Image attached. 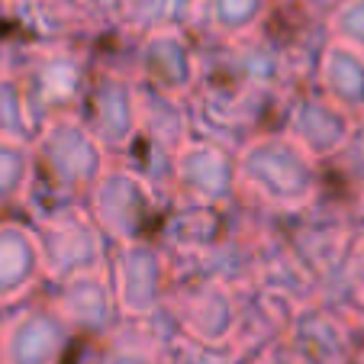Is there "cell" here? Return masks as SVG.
Returning a JSON list of instances; mask_svg holds the SVG:
<instances>
[{
	"label": "cell",
	"mask_w": 364,
	"mask_h": 364,
	"mask_svg": "<svg viewBox=\"0 0 364 364\" xmlns=\"http://www.w3.org/2000/svg\"><path fill=\"white\" fill-rule=\"evenodd\" d=\"M326 193V165L284 129L239 149V200L271 216H296Z\"/></svg>",
	"instance_id": "obj_1"
},
{
	"label": "cell",
	"mask_w": 364,
	"mask_h": 364,
	"mask_svg": "<svg viewBox=\"0 0 364 364\" xmlns=\"http://www.w3.org/2000/svg\"><path fill=\"white\" fill-rule=\"evenodd\" d=\"M284 84H200L191 100L193 132L239 151L255 136L281 129L290 97Z\"/></svg>",
	"instance_id": "obj_2"
},
{
	"label": "cell",
	"mask_w": 364,
	"mask_h": 364,
	"mask_svg": "<svg viewBox=\"0 0 364 364\" xmlns=\"http://www.w3.org/2000/svg\"><path fill=\"white\" fill-rule=\"evenodd\" d=\"M10 71L20 75L42 126L48 119L77 113L87 81L94 71V48L81 42H48V46H33V42L16 39Z\"/></svg>",
	"instance_id": "obj_3"
},
{
	"label": "cell",
	"mask_w": 364,
	"mask_h": 364,
	"mask_svg": "<svg viewBox=\"0 0 364 364\" xmlns=\"http://www.w3.org/2000/svg\"><path fill=\"white\" fill-rule=\"evenodd\" d=\"M361 229H364V223L358 220L351 200L329 191V187L303 213L284 216L281 220L284 242L313 271V277L319 284L332 281V277H338L345 271Z\"/></svg>",
	"instance_id": "obj_4"
},
{
	"label": "cell",
	"mask_w": 364,
	"mask_h": 364,
	"mask_svg": "<svg viewBox=\"0 0 364 364\" xmlns=\"http://www.w3.org/2000/svg\"><path fill=\"white\" fill-rule=\"evenodd\" d=\"M168 203L129 161L113 159L87 191V210L113 245L155 239Z\"/></svg>",
	"instance_id": "obj_5"
},
{
	"label": "cell",
	"mask_w": 364,
	"mask_h": 364,
	"mask_svg": "<svg viewBox=\"0 0 364 364\" xmlns=\"http://www.w3.org/2000/svg\"><path fill=\"white\" fill-rule=\"evenodd\" d=\"M33 151L36 174L77 193V197H87V191L113 161L107 145L87 129V123L77 113L48 119L39 136L33 139Z\"/></svg>",
	"instance_id": "obj_6"
},
{
	"label": "cell",
	"mask_w": 364,
	"mask_h": 364,
	"mask_svg": "<svg viewBox=\"0 0 364 364\" xmlns=\"http://www.w3.org/2000/svg\"><path fill=\"white\" fill-rule=\"evenodd\" d=\"M77 117L107 145L113 159L126 155L139 139V77L132 65L94 58V71Z\"/></svg>",
	"instance_id": "obj_7"
},
{
	"label": "cell",
	"mask_w": 364,
	"mask_h": 364,
	"mask_svg": "<svg viewBox=\"0 0 364 364\" xmlns=\"http://www.w3.org/2000/svg\"><path fill=\"white\" fill-rule=\"evenodd\" d=\"M77 336L46 287L36 296L0 309V364H65Z\"/></svg>",
	"instance_id": "obj_8"
},
{
	"label": "cell",
	"mask_w": 364,
	"mask_h": 364,
	"mask_svg": "<svg viewBox=\"0 0 364 364\" xmlns=\"http://www.w3.org/2000/svg\"><path fill=\"white\" fill-rule=\"evenodd\" d=\"M33 226H36V235H39L48 284H62L68 277L100 271L110 264L113 242L103 235V229L90 216L87 200L58 216L33 223Z\"/></svg>",
	"instance_id": "obj_9"
},
{
	"label": "cell",
	"mask_w": 364,
	"mask_h": 364,
	"mask_svg": "<svg viewBox=\"0 0 364 364\" xmlns=\"http://www.w3.org/2000/svg\"><path fill=\"white\" fill-rule=\"evenodd\" d=\"M107 271L123 319H149L168 306L174 290V264L159 239L113 245Z\"/></svg>",
	"instance_id": "obj_10"
},
{
	"label": "cell",
	"mask_w": 364,
	"mask_h": 364,
	"mask_svg": "<svg viewBox=\"0 0 364 364\" xmlns=\"http://www.w3.org/2000/svg\"><path fill=\"white\" fill-rule=\"evenodd\" d=\"M174 200L232 206L239 200V151L193 132L174 155Z\"/></svg>",
	"instance_id": "obj_11"
},
{
	"label": "cell",
	"mask_w": 364,
	"mask_h": 364,
	"mask_svg": "<svg viewBox=\"0 0 364 364\" xmlns=\"http://www.w3.org/2000/svg\"><path fill=\"white\" fill-rule=\"evenodd\" d=\"M168 313L178 323L181 336L203 345H229L239 316V290L220 277H184L174 281Z\"/></svg>",
	"instance_id": "obj_12"
},
{
	"label": "cell",
	"mask_w": 364,
	"mask_h": 364,
	"mask_svg": "<svg viewBox=\"0 0 364 364\" xmlns=\"http://www.w3.org/2000/svg\"><path fill=\"white\" fill-rule=\"evenodd\" d=\"M132 68L151 87L191 97L203 81V46L191 29H151L132 46Z\"/></svg>",
	"instance_id": "obj_13"
},
{
	"label": "cell",
	"mask_w": 364,
	"mask_h": 364,
	"mask_svg": "<svg viewBox=\"0 0 364 364\" xmlns=\"http://www.w3.org/2000/svg\"><path fill=\"white\" fill-rule=\"evenodd\" d=\"M287 342L306 364H355L364 351V323L316 300L294 316Z\"/></svg>",
	"instance_id": "obj_14"
},
{
	"label": "cell",
	"mask_w": 364,
	"mask_h": 364,
	"mask_svg": "<svg viewBox=\"0 0 364 364\" xmlns=\"http://www.w3.org/2000/svg\"><path fill=\"white\" fill-rule=\"evenodd\" d=\"M229 223H232V206H203L184 200L168 203L155 239L171 255L174 281L197 274V262L226 235Z\"/></svg>",
	"instance_id": "obj_15"
},
{
	"label": "cell",
	"mask_w": 364,
	"mask_h": 364,
	"mask_svg": "<svg viewBox=\"0 0 364 364\" xmlns=\"http://www.w3.org/2000/svg\"><path fill=\"white\" fill-rule=\"evenodd\" d=\"M355 126H358L355 113H348L336 100H329L319 87H303L290 97L281 129L287 136H294L316 161L326 165L342 151V145L351 139Z\"/></svg>",
	"instance_id": "obj_16"
},
{
	"label": "cell",
	"mask_w": 364,
	"mask_h": 364,
	"mask_svg": "<svg viewBox=\"0 0 364 364\" xmlns=\"http://www.w3.org/2000/svg\"><path fill=\"white\" fill-rule=\"evenodd\" d=\"M48 300L58 306L65 323L75 329L77 338H103L117 329L123 319L113 290L110 271H87V274L68 277L62 284H46Z\"/></svg>",
	"instance_id": "obj_17"
},
{
	"label": "cell",
	"mask_w": 364,
	"mask_h": 364,
	"mask_svg": "<svg viewBox=\"0 0 364 364\" xmlns=\"http://www.w3.org/2000/svg\"><path fill=\"white\" fill-rule=\"evenodd\" d=\"M46 284L36 226L26 216H0V309L36 296Z\"/></svg>",
	"instance_id": "obj_18"
},
{
	"label": "cell",
	"mask_w": 364,
	"mask_h": 364,
	"mask_svg": "<svg viewBox=\"0 0 364 364\" xmlns=\"http://www.w3.org/2000/svg\"><path fill=\"white\" fill-rule=\"evenodd\" d=\"M294 309L281 303L277 296L264 294L258 287H242L239 290V316H235L232 329V348L239 351L242 364L252 358L264 355L268 348L287 342L290 323H294Z\"/></svg>",
	"instance_id": "obj_19"
},
{
	"label": "cell",
	"mask_w": 364,
	"mask_h": 364,
	"mask_svg": "<svg viewBox=\"0 0 364 364\" xmlns=\"http://www.w3.org/2000/svg\"><path fill=\"white\" fill-rule=\"evenodd\" d=\"M181 336L168 306L149 319H119L100 338V364H168V348Z\"/></svg>",
	"instance_id": "obj_20"
},
{
	"label": "cell",
	"mask_w": 364,
	"mask_h": 364,
	"mask_svg": "<svg viewBox=\"0 0 364 364\" xmlns=\"http://www.w3.org/2000/svg\"><path fill=\"white\" fill-rule=\"evenodd\" d=\"M252 287L277 296V300L287 303L294 313H300L303 306L319 300V281L313 277V271L290 252V245L284 242L281 232H277L274 239L268 242V248H264Z\"/></svg>",
	"instance_id": "obj_21"
},
{
	"label": "cell",
	"mask_w": 364,
	"mask_h": 364,
	"mask_svg": "<svg viewBox=\"0 0 364 364\" xmlns=\"http://www.w3.org/2000/svg\"><path fill=\"white\" fill-rule=\"evenodd\" d=\"M193 136L191 100L139 81V139L174 151Z\"/></svg>",
	"instance_id": "obj_22"
},
{
	"label": "cell",
	"mask_w": 364,
	"mask_h": 364,
	"mask_svg": "<svg viewBox=\"0 0 364 364\" xmlns=\"http://www.w3.org/2000/svg\"><path fill=\"white\" fill-rule=\"evenodd\" d=\"M316 87L329 100L355 113L358 119L364 117V48L348 46V42L329 39L319 55L316 68Z\"/></svg>",
	"instance_id": "obj_23"
},
{
	"label": "cell",
	"mask_w": 364,
	"mask_h": 364,
	"mask_svg": "<svg viewBox=\"0 0 364 364\" xmlns=\"http://www.w3.org/2000/svg\"><path fill=\"white\" fill-rule=\"evenodd\" d=\"M277 10V0H203L200 4L197 39L235 42L255 36L271 14Z\"/></svg>",
	"instance_id": "obj_24"
},
{
	"label": "cell",
	"mask_w": 364,
	"mask_h": 364,
	"mask_svg": "<svg viewBox=\"0 0 364 364\" xmlns=\"http://www.w3.org/2000/svg\"><path fill=\"white\" fill-rule=\"evenodd\" d=\"M200 4L203 0H126L117 20V33L132 42L151 29H191L197 36Z\"/></svg>",
	"instance_id": "obj_25"
},
{
	"label": "cell",
	"mask_w": 364,
	"mask_h": 364,
	"mask_svg": "<svg viewBox=\"0 0 364 364\" xmlns=\"http://www.w3.org/2000/svg\"><path fill=\"white\" fill-rule=\"evenodd\" d=\"M36 181L33 142L0 139V216H20L23 200Z\"/></svg>",
	"instance_id": "obj_26"
},
{
	"label": "cell",
	"mask_w": 364,
	"mask_h": 364,
	"mask_svg": "<svg viewBox=\"0 0 364 364\" xmlns=\"http://www.w3.org/2000/svg\"><path fill=\"white\" fill-rule=\"evenodd\" d=\"M42 132V119L23 87L20 75L4 71L0 75V139H20L33 142Z\"/></svg>",
	"instance_id": "obj_27"
},
{
	"label": "cell",
	"mask_w": 364,
	"mask_h": 364,
	"mask_svg": "<svg viewBox=\"0 0 364 364\" xmlns=\"http://www.w3.org/2000/svg\"><path fill=\"white\" fill-rule=\"evenodd\" d=\"M319 300L332 303L342 313L355 316L358 323H364V229L358 235L355 248H351V258L342 274L319 284Z\"/></svg>",
	"instance_id": "obj_28"
},
{
	"label": "cell",
	"mask_w": 364,
	"mask_h": 364,
	"mask_svg": "<svg viewBox=\"0 0 364 364\" xmlns=\"http://www.w3.org/2000/svg\"><path fill=\"white\" fill-rule=\"evenodd\" d=\"M364 181V119H358L351 139L332 161H326V187L351 200L355 187Z\"/></svg>",
	"instance_id": "obj_29"
},
{
	"label": "cell",
	"mask_w": 364,
	"mask_h": 364,
	"mask_svg": "<svg viewBox=\"0 0 364 364\" xmlns=\"http://www.w3.org/2000/svg\"><path fill=\"white\" fill-rule=\"evenodd\" d=\"M168 364H242V358L232 345H203L178 336L168 348Z\"/></svg>",
	"instance_id": "obj_30"
},
{
	"label": "cell",
	"mask_w": 364,
	"mask_h": 364,
	"mask_svg": "<svg viewBox=\"0 0 364 364\" xmlns=\"http://www.w3.org/2000/svg\"><path fill=\"white\" fill-rule=\"evenodd\" d=\"M326 29H329V39L364 48V0H345Z\"/></svg>",
	"instance_id": "obj_31"
},
{
	"label": "cell",
	"mask_w": 364,
	"mask_h": 364,
	"mask_svg": "<svg viewBox=\"0 0 364 364\" xmlns=\"http://www.w3.org/2000/svg\"><path fill=\"white\" fill-rule=\"evenodd\" d=\"M342 4L345 0H287V7H294L300 16L319 23V26H329V20L336 16V10Z\"/></svg>",
	"instance_id": "obj_32"
},
{
	"label": "cell",
	"mask_w": 364,
	"mask_h": 364,
	"mask_svg": "<svg viewBox=\"0 0 364 364\" xmlns=\"http://www.w3.org/2000/svg\"><path fill=\"white\" fill-rule=\"evenodd\" d=\"M245 364H306V361L290 348V342H281V345H274V348H268L264 355L252 358V361H245Z\"/></svg>",
	"instance_id": "obj_33"
},
{
	"label": "cell",
	"mask_w": 364,
	"mask_h": 364,
	"mask_svg": "<svg viewBox=\"0 0 364 364\" xmlns=\"http://www.w3.org/2000/svg\"><path fill=\"white\" fill-rule=\"evenodd\" d=\"M351 206H355V213H358V220L364 223V181L355 187V193H351Z\"/></svg>",
	"instance_id": "obj_34"
},
{
	"label": "cell",
	"mask_w": 364,
	"mask_h": 364,
	"mask_svg": "<svg viewBox=\"0 0 364 364\" xmlns=\"http://www.w3.org/2000/svg\"><path fill=\"white\" fill-rule=\"evenodd\" d=\"M10 4H14V0H0V14H4V10H7Z\"/></svg>",
	"instance_id": "obj_35"
},
{
	"label": "cell",
	"mask_w": 364,
	"mask_h": 364,
	"mask_svg": "<svg viewBox=\"0 0 364 364\" xmlns=\"http://www.w3.org/2000/svg\"><path fill=\"white\" fill-rule=\"evenodd\" d=\"M277 4H287V0H277Z\"/></svg>",
	"instance_id": "obj_36"
},
{
	"label": "cell",
	"mask_w": 364,
	"mask_h": 364,
	"mask_svg": "<svg viewBox=\"0 0 364 364\" xmlns=\"http://www.w3.org/2000/svg\"><path fill=\"white\" fill-rule=\"evenodd\" d=\"M361 361H364V351H361Z\"/></svg>",
	"instance_id": "obj_37"
},
{
	"label": "cell",
	"mask_w": 364,
	"mask_h": 364,
	"mask_svg": "<svg viewBox=\"0 0 364 364\" xmlns=\"http://www.w3.org/2000/svg\"><path fill=\"white\" fill-rule=\"evenodd\" d=\"M361 119H364V117H361Z\"/></svg>",
	"instance_id": "obj_38"
}]
</instances>
